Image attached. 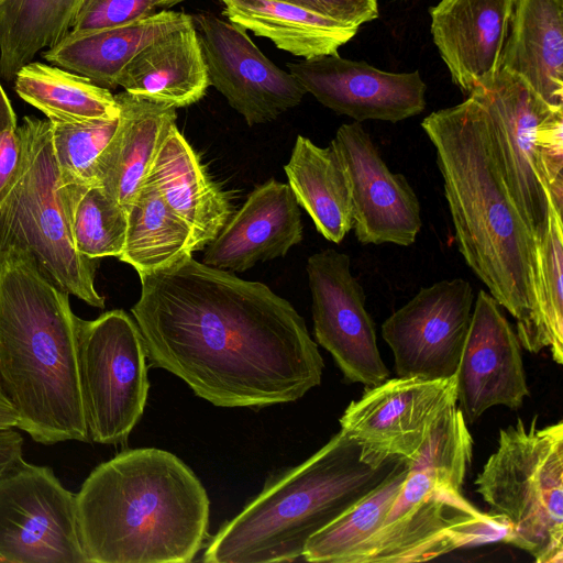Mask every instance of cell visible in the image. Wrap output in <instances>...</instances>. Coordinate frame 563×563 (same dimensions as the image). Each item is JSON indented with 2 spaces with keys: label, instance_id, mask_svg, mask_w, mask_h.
Returning <instances> with one entry per match:
<instances>
[{
  "label": "cell",
  "instance_id": "7c38bea8",
  "mask_svg": "<svg viewBox=\"0 0 563 563\" xmlns=\"http://www.w3.org/2000/svg\"><path fill=\"white\" fill-rule=\"evenodd\" d=\"M455 404V375L444 379L388 377L367 387L346 407L340 430L373 465L391 457L413 460L438 418Z\"/></svg>",
  "mask_w": 563,
  "mask_h": 563
},
{
  "label": "cell",
  "instance_id": "7a4b0ae2",
  "mask_svg": "<svg viewBox=\"0 0 563 563\" xmlns=\"http://www.w3.org/2000/svg\"><path fill=\"white\" fill-rule=\"evenodd\" d=\"M456 244L490 296L516 320L521 346L549 349L536 242L508 191L484 111L473 95L427 115Z\"/></svg>",
  "mask_w": 563,
  "mask_h": 563
},
{
  "label": "cell",
  "instance_id": "ab89813d",
  "mask_svg": "<svg viewBox=\"0 0 563 563\" xmlns=\"http://www.w3.org/2000/svg\"><path fill=\"white\" fill-rule=\"evenodd\" d=\"M18 413L0 387V429L16 428Z\"/></svg>",
  "mask_w": 563,
  "mask_h": 563
},
{
  "label": "cell",
  "instance_id": "3957f363",
  "mask_svg": "<svg viewBox=\"0 0 563 563\" xmlns=\"http://www.w3.org/2000/svg\"><path fill=\"white\" fill-rule=\"evenodd\" d=\"M76 500L87 563H187L208 539L207 490L165 450L120 452L90 472Z\"/></svg>",
  "mask_w": 563,
  "mask_h": 563
},
{
  "label": "cell",
  "instance_id": "52a82bcc",
  "mask_svg": "<svg viewBox=\"0 0 563 563\" xmlns=\"http://www.w3.org/2000/svg\"><path fill=\"white\" fill-rule=\"evenodd\" d=\"M489 514L507 523L505 543L537 563L563 562V422L518 418L500 429L475 482Z\"/></svg>",
  "mask_w": 563,
  "mask_h": 563
},
{
  "label": "cell",
  "instance_id": "d590c367",
  "mask_svg": "<svg viewBox=\"0 0 563 563\" xmlns=\"http://www.w3.org/2000/svg\"><path fill=\"white\" fill-rule=\"evenodd\" d=\"M360 27L378 16L377 0H278Z\"/></svg>",
  "mask_w": 563,
  "mask_h": 563
},
{
  "label": "cell",
  "instance_id": "ac0fdd59",
  "mask_svg": "<svg viewBox=\"0 0 563 563\" xmlns=\"http://www.w3.org/2000/svg\"><path fill=\"white\" fill-rule=\"evenodd\" d=\"M287 68L321 104L360 123H395L426 108L427 86L418 70L385 71L338 53L288 63Z\"/></svg>",
  "mask_w": 563,
  "mask_h": 563
},
{
  "label": "cell",
  "instance_id": "4fadbf2b",
  "mask_svg": "<svg viewBox=\"0 0 563 563\" xmlns=\"http://www.w3.org/2000/svg\"><path fill=\"white\" fill-rule=\"evenodd\" d=\"M474 292L463 278L422 287L382 324L398 377L444 379L455 375L467 335Z\"/></svg>",
  "mask_w": 563,
  "mask_h": 563
},
{
  "label": "cell",
  "instance_id": "ba28073f",
  "mask_svg": "<svg viewBox=\"0 0 563 563\" xmlns=\"http://www.w3.org/2000/svg\"><path fill=\"white\" fill-rule=\"evenodd\" d=\"M470 93L484 111L501 175L538 246L550 207L562 214L563 107L551 106L504 69Z\"/></svg>",
  "mask_w": 563,
  "mask_h": 563
},
{
  "label": "cell",
  "instance_id": "30bf717a",
  "mask_svg": "<svg viewBox=\"0 0 563 563\" xmlns=\"http://www.w3.org/2000/svg\"><path fill=\"white\" fill-rule=\"evenodd\" d=\"M78 371L89 441L126 443L143 416L150 380L141 330L114 309L77 321Z\"/></svg>",
  "mask_w": 563,
  "mask_h": 563
},
{
  "label": "cell",
  "instance_id": "9a60e30c",
  "mask_svg": "<svg viewBox=\"0 0 563 563\" xmlns=\"http://www.w3.org/2000/svg\"><path fill=\"white\" fill-rule=\"evenodd\" d=\"M210 86L252 126L275 120L307 93L288 71L277 67L242 26L211 13L191 15Z\"/></svg>",
  "mask_w": 563,
  "mask_h": 563
},
{
  "label": "cell",
  "instance_id": "5bb4252c",
  "mask_svg": "<svg viewBox=\"0 0 563 563\" xmlns=\"http://www.w3.org/2000/svg\"><path fill=\"white\" fill-rule=\"evenodd\" d=\"M314 336L350 383L373 387L389 377L377 345L365 292L347 254L327 249L309 256Z\"/></svg>",
  "mask_w": 563,
  "mask_h": 563
},
{
  "label": "cell",
  "instance_id": "603a6c76",
  "mask_svg": "<svg viewBox=\"0 0 563 563\" xmlns=\"http://www.w3.org/2000/svg\"><path fill=\"white\" fill-rule=\"evenodd\" d=\"M117 82L131 95L176 109L199 101L210 84L192 19L142 48Z\"/></svg>",
  "mask_w": 563,
  "mask_h": 563
},
{
  "label": "cell",
  "instance_id": "f546056e",
  "mask_svg": "<svg viewBox=\"0 0 563 563\" xmlns=\"http://www.w3.org/2000/svg\"><path fill=\"white\" fill-rule=\"evenodd\" d=\"M79 0H0V73L18 71L69 32Z\"/></svg>",
  "mask_w": 563,
  "mask_h": 563
},
{
  "label": "cell",
  "instance_id": "83f0119b",
  "mask_svg": "<svg viewBox=\"0 0 563 563\" xmlns=\"http://www.w3.org/2000/svg\"><path fill=\"white\" fill-rule=\"evenodd\" d=\"M21 99L43 112L51 123L76 124L119 117L109 89L54 65L31 62L14 77Z\"/></svg>",
  "mask_w": 563,
  "mask_h": 563
},
{
  "label": "cell",
  "instance_id": "e0dca14e",
  "mask_svg": "<svg viewBox=\"0 0 563 563\" xmlns=\"http://www.w3.org/2000/svg\"><path fill=\"white\" fill-rule=\"evenodd\" d=\"M521 347L501 307L479 289L455 373L456 405L467 424L492 407L522 406L530 393Z\"/></svg>",
  "mask_w": 563,
  "mask_h": 563
},
{
  "label": "cell",
  "instance_id": "4316f807",
  "mask_svg": "<svg viewBox=\"0 0 563 563\" xmlns=\"http://www.w3.org/2000/svg\"><path fill=\"white\" fill-rule=\"evenodd\" d=\"M232 23L305 59L338 53L358 27L278 0H220Z\"/></svg>",
  "mask_w": 563,
  "mask_h": 563
},
{
  "label": "cell",
  "instance_id": "836d02e7",
  "mask_svg": "<svg viewBox=\"0 0 563 563\" xmlns=\"http://www.w3.org/2000/svg\"><path fill=\"white\" fill-rule=\"evenodd\" d=\"M540 267L541 313L552 360L563 363V222L550 207L549 227L537 246Z\"/></svg>",
  "mask_w": 563,
  "mask_h": 563
},
{
  "label": "cell",
  "instance_id": "2e32d148",
  "mask_svg": "<svg viewBox=\"0 0 563 563\" xmlns=\"http://www.w3.org/2000/svg\"><path fill=\"white\" fill-rule=\"evenodd\" d=\"M330 143L346 173L357 241L364 245L413 244L422 219L407 178L388 168L360 122L342 124Z\"/></svg>",
  "mask_w": 563,
  "mask_h": 563
},
{
  "label": "cell",
  "instance_id": "f1b7e54d",
  "mask_svg": "<svg viewBox=\"0 0 563 563\" xmlns=\"http://www.w3.org/2000/svg\"><path fill=\"white\" fill-rule=\"evenodd\" d=\"M196 251L192 232L165 202L157 188L143 181L128 208L124 249L118 257L143 276L168 267Z\"/></svg>",
  "mask_w": 563,
  "mask_h": 563
},
{
  "label": "cell",
  "instance_id": "7402d4cb",
  "mask_svg": "<svg viewBox=\"0 0 563 563\" xmlns=\"http://www.w3.org/2000/svg\"><path fill=\"white\" fill-rule=\"evenodd\" d=\"M168 207L190 228L196 251L203 250L233 213L228 192L206 170L176 124L172 126L145 177Z\"/></svg>",
  "mask_w": 563,
  "mask_h": 563
},
{
  "label": "cell",
  "instance_id": "f35d334b",
  "mask_svg": "<svg viewBox=\"0 0 563 563\" xmlns=\"http://www.w3.org/2000/svg\"><path fill=\"white\" fill-rule=\"evenodd\" d=\"M15 126H18L15 113L0 84V133L9 128Z\"/></svg>",
  "mask_w": 563,
  "mask_h": 563
},
{
  "label": "cell",
  "instance_id": "9c48e42d",
  "mask_svg": "<svg viewBox=\"0 0 563 563\" xmlns=\"http://www.w3.org/2000/svg\"><path fill=\"white\" fill-rule=\"evenodd\" d=\"M18 130L22 162L0 195V252L8 245L22 247L56 286L102 309L104 297L95 286L99 260L84 256L76 250L58 194L51 122L24 117Z\"/></svg>",
  "mask_w": 563,
  "mask_h": 563
},
{
  "label": "cell",
  "instance_id": "8fae6325",
  "mask_svg": "<svg viewBox=\"0 0 563 563\" xmlns=\"http://www.w3.org/2000/svg\"><path fill=\"white\" fill-rule=\"evenodd\" d=\"M0 562L87 563L76 494L24 460L0 476Z\"/></svg>",
  "mask_w": 563,
  "mask_h": 563
},
{
  "label": "cell",
  "instance_id": "d4e9b609",
  "mask_svg": "<svg viewBox=\"0 0 563 563\" xmlns=\"http://www.w3.org/2000/svg\"><path fill=\"white\" fill-rule=\"evenodd\" d=\"M192 18L184 12L162 10L139 21L91 32H68L55 46L42 53L52 65L114 89L125 65L145 46Z\"/></svg>",
  "mask_w": 563,
  "mask_h": 563
},
{
  "label": "cell",
  "instance_id": "d6a6232c",
  "mask_svg": "<svg viewBox=\"0 0 563 563\" xmlns=\"http://www.w3.org/2000/svg\"><path fill=\"white\" fill-rule=\"evenodd\" d=\"M119 117L76 124L51 123L58 185H96V164L113 136Z\"/></svg>",
  "mask_w": 563,
  "mask_h": 563
},
{
  "label": "cell",
  "instance_id": "8d00e7d4",
  "mask_svg": "<svg viewBox=\"0 0 563 563\" xmlns=\"http://www.w3.org/2000/svg\"><path fill=\"white\" fill-rule=\"evenodd\" d=\"M22 162V140L15 128L0 133V195L16 175Z\"/></svg>",
  "mask_w": 563,
  "mask_h": 563
},
{
  "label": "cell",
  "instance_id": "cb8c5ba5",
  "mask_svg": "<svg viewBox=\"0 0 563 563\" xmlns=\"http://www.w3.org/2000/svg\"><path fill=\"white\" fill-rule=\"evenodd\" d=\"M500 69L526 81L543 100L563 107V0H518Z\"/></svg>",
  "mask_w": 563,
  "mask_h": 563
},
{
  "label": "cell",
  "instance_id": "277c9868",
  "mask_svg": "<svg viewBox=\"0 0 563 563\" xmlns=\"http://www.w3.org/2000/svg\"><path fill=\"white\" fill-rule=\"evenodd\" d=\"M69 294L29 252H0V387L37 443L89 442Z\"/></svg>",
  "mask_w": 563,
  "mask_h": 563
},
{
  "label": "cell",
  "instance_id": "e575fe53",
  "mask_svg": "<svg viewBox=\"0 0 563 563\" xmlns=\"http://www.w3.org/2000/svg\"><path fill=\"white\" fill-rule=\"evenodd\" d=\"M185 0H79L70 32L122 26Z\"/></svg>",
  "mask_w": 563,
  "mask_h": 563
},
{
  "label": "cell",
  "instance_id": "74e56055",
  "mask_svg": "<svg viewBox=\"0 0 563 563\" xmlns=\"http://www.w3.org/2000/svg\"><path fill=\"white\" fill-rule=\"evenodd\" d=\"M15 429H0V476L23 460V438Z\"/></svg>",
  "mask_w": 563,
  "mask_h": 563
},
{
  "label": "cell",
  "instance_id": "4dcf8cb0",
  "mask_svg": "<svg viewBox=\"0 0 563 563\" xmlns=\"http://www.w3.org/2000/svg\"><path fill=\"white\" fill-rule=\"evenodd\" d=\"M407 472L408 462L400 457L377 487L307 541L302 559L313 563H356L366 543L383 525Z\"/></svg>",
  "mask_w": 563,
  "mask_h": 563
},
{
  "label": "cell",
  "instance_id": "d6986e66",
  "mask_svg": "<svg viewBox=\"0 0 563 563\" xmlns=\"http://www.w3.org/2000/svg\"><path fill=\"white\" fill-rule=\"evenodd\" d=\"M303 239L299 205L288 184L271 178L257 186L207 245L202 263L245 272L285 256Z\"/></svg>",
  "mask_w": 563,
  "mask_h": 563
},
{
  "label": "cell",
  "instance_id": "ffe728a7",
  "mask_svg": "<svg viewBox=\"0 0 563 563\" xmlns=\"http://www.w3.org/2000/svg\"><path fill=\"white\" fill-rule=\"evenodd\" d=\"M518 0H440L430 9L431 34L454 85L468 95L493 79Z\"/></svg>",
  "mask_w": 563,
  "mask_h": 563
},
{
  "label": "cell",
  "instance_id": "6da1fadb",
  "mask_svg": "<svg viewBox=\"0 0 563 563\" xmlns=\"http://www.w3.org/2000/svg\"><path fill=\"white\" fill-rule=\"evenodd\" d=\"M131 308L150 366L217 407L261 409L302 398L324 362L305 319L258 282L186 255L143 275Z\"/></svg>",
  "mask_w": 563,
  "mask_h": 563
},
{
  "label": "cell",
  "instance_id": "484cf974",
  "mask_svg": "<svg viewBox=\"0 0 563 563\" xmlns=\"http://www.w3.org/2000/svg\"><path fill=\"white\" fill-rule=\"evenodd\" d=\"M284 169L299 207L318 232L341 243L353 228L352 203L346 173L332 144L321 147L298 135Z\"/></svg>",
  "mask_w": 563,
  "mask_h": 563
},
{
  "label": "cell",
  "instance_id": "5b68a950",
  "mask_svg": "<svg viewBox=\"0 0 563 563\" xmlns=\"http://www.w3.org/2000/svg\"><path fill=\"white\" fill-rule=\"evenodd\" d=\"M400 457L373 465L342 430L301 464L272 477L210 538L207 563L294 562L307 541L377 487Z\"/></svg>",
  "mask_w": 563,
  "mask_h": 563
},
{
  "label": "cell",
  "instance_id": "8992f818",
  "mask_svg": "<svg viewBox=\"0 0 563 563\" xmlns=\"http://www.w3.org/2000/svg\"><path fill=\"white\" fill-rule=\"evenodd\" d=\"M473 440L462 410L452 406L431 428L383 525L356 563L429 561L461 548L504 541L507 523L462 494Z\"/></svg>",
  "mask_w": 563,
  "mask_h": 563
},
{
  "label": "cell",
  "instance_id": "44dd1931",
  "mask_svg": "<svg viewBox=\"0 0 563 563\" xmlns=\"http://www.w3.org/2000/svg\"><path fill=\"white\" fill-rule=\"evenodd\" d=\"M114 98L120 109L119 122L97 159L96 185L128 210L176 124V108L126 91Z\"/></svg>",
  "mask_w": 563,
  "mask_h": 563
},
{
  "label": "cell",
  "instance_id": "1f68e13d",
  "mask_svg": "<svg viewBox=\"0 0 563 563\" xmlns=\"http://www.w3.org/2000/svg\"><path fill=\"white\" fill-rule=\"evenodd\" d=\"M74 245L84 256L119 257L124 249L128 210L98 185H58Z\"/></svg>",
  "mask_w": 563,
  "mask_h": 563
}]
</instances>
